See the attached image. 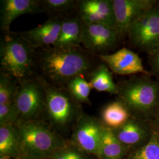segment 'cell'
Returning <instances> with one entry per match:
<instances>
[{
  "mask_svg": "<svg viewBox=\"0 0 159 159\" xmlns=\"http://www.w3.org/2000/svg\"><path fill=\"white\" fill-rule=\"evenodd\" d=\"M35 63L42 73L40 75L52 84L61 87L74 77L93 70L91 57L80 48H43L36 55Z\"/></svg>",
  "mask_w": 159,
  "mask_h": 159,
  "instance_id": "1",
  "label": "cell"
},
{
  "mask_svg": "<svg viewBox=\"0 0 159 159\" xmlns=\"http://www.w3.org/2000/svg\"><path fill=\"white\" fill-rule=\"evenodd\" d=\"M102 127L96 118L82 113L74 123L73 145L85 153L98 157Z\"/></svg>",
  "mask_w": 159,
  "mask_h": 159,
  "instance_id": "8",
  "label": "cell"
},
{
  "mask_svg": "<svg viewBox=\"0 0 159 159\" xmlns=\"http://www.w3.org/2000/svg\"><path fill=\"white\" fill-rule=\"evenodd\" d=\"M133 45L150 52L159 46V12L152 8L137 18L127 33Z\"/></svg>",
  "mask_w": 159,
  "mask_h": 159,
  "instance_id": "7",
  "label": "cell"
},
{
  "mask_svg": "<svg viewBox=\"0 0 159 159\" xmlns=\"http://www.w3.org/2000/svg\"><path fill=\"white\" fill-rule=\"evenodd\" d=\"M21 142V158L48 159L67 143L46 122L20 121L17 125Z\"/></svg>",
  "mask_w": 159,
  "mask_h": 159,
  "instance_id": "3",
  "label": "cell"
},
{
  "mask_svg": "<svg viewBox=\"0 0 159 159\" xmlns=\"http://www.w3.org/2000/svg\"><path fill=\"white\" fill-rule=\"evenodd\" d=\"M40 4L43 12L55 14L77 7L78 1L74 0H41Z\"/></svg>",
  "mask_w": 159,
  "mask_h": 159,
  "instance_id": "23",
  "label": "cell"
},
{
  "mask_svg": "<svg viewBox=\"0 0 159 159\" xmlns=\"http://www.w3.org/2000/svg\"><path fill=\"white\" fill-rule=\"evenodd\" d=\"M0 159H9V158H6V157H1V158Z\"/></svg>",
  "mask_w": 159,
  "mask_h": 159,
  "instance_id": "28",
  "label": "cell"
},
{
  "mask_svg": "<svg viewBox=\"0 0 159 159\" xmlns=\"http://www.w3.org/2000/svg\"><path fill=\"white\" fill-rule=\"evenodd\" d=\"M0 155L9 159L21 157V142L17 125H0Z\"/></svg>",
  "mask_w": 159,
  "mask_h": 159,
  "instance_id": "16",
  "label": "cell"
},
{
  "mask_svg": "<svg viewBox=\"0 0 159 159\" xmlns=\"http://www.w3.org/2000/svg\"><path fill=\"white\" fill-rule=\"evenodd\" d=\"M84 25L79 14L64 18L58 38L52 47L59 48H80Z\"/></svg>",
  "mask_w": 159,
  "mask_h": 159,
  "instance_id": "15",
  "label": "cell"
},
{
  "mask_svg": "<svg viewBox=\"0 0 159 159\" xmlns=\"http://www.w3.org/2000/svg\"><path fill=\"white\" fill-rule=\"evenodd\" d=\"M127 107L121 102L110 103L103 109L102 117L104 125L111 129L119 128L129 119Z\"/></svg>",
  "mask_w": 159,
  "mask_h": 159,
  "instance_id": "19",
  "label": "cell"
},
{
  "mask_svg": "<svg viewBox=\"0 0 159 159\" xmlns=\"http://www.w3.org/2000/svg\"><path fill=\"white\" fill-rule=\"evenodd\" d=\"M77 8L85 24H99L115 30L113 0H80Z\"/></svg>",
  "mask_w": 159,
  "mask_h": 159,
  "instance_id": "10",
  "label": "cell"
},
{
  "mask_svg": "<svg viewBox=\"0 0 159 159\" xmlns=\"http://www.w3.org/2000/svg\"><path fill=\"white\" fill-rule=\"evenodd\" d=\"M63 20L61 17L54 16L34 29L17 33L34 50L51 47L58 38Z\"/></svg>",
  "mask_w": 159,
  "mask_h": 159,
  "instance_id": "11",
  "label": "cell"
},
{
  "mask_svg": "<svg viewBox=\"0 0 159 159\" xmlns=\"http://www.w3.org/2000/svg\"><path fill=\"white\" fill-rule=\"evenodd\" d=\"M48 159H90L87 154L74 146L68 144L59 149Z\"/></svg>",
  "mask_w": 159,
  "mask_h": 159,
  "instance_id": "26",
  "label": "cell"
},
{
  "mask_svg": "<svg viewBox=\"0 0 159 159\" xmlns=\"http://www.w3.org/2000/svg\"><path fill=\"white\" fill-rule=\"evenodd\" d=\"M43 12L40 1L1 0V30L5 34L10 33L11 25L16 18L24 14H35Z\"/></svg>",
  "mask_w": 159,
  "mask_h": 159,
  "instance_id": "14",
  "label": "cell"
},
{
  "mask_svg": "<svg viewBox=\"0 0 159 159\" xmlns=\"http://www.w3.org/2000/svg\"><path fill=\"white\" fill-rule=\"evenodd\" d=\"M119 34L113 29L99 24H85L81 44L91 52L105 51L116 44Z\"/></svg>",
  "mask_w": 159,
  "mask_h": 159,
  "instance_id": "12",
  "label": "cell"
},
{
  "mask_svg": "<svg viewBox=\"0 0 159 159\" xmlns=\"http://www.w3.org/2000/svg\"><path fill=\"white\" fill-rule=\"evenodd\" d=\"M92 89L100 92H107L111 94L119 93V86L114 82L112 73L104 64L94 69L90 74Z\"/></svg>",
  "mask_w": 159,
  "mask_h": 159,
  "instance_id": "18",
  "label": "cell"
},
{
  "mask_svg": "<svg viewBox=\"0 0 159 159\" xmlns=\"http://www.w3.org/2000/svg\"><path fill=\"white\" fill-rule=\"evenodd\" d=\"M20 159H30V158H21Z\"/></svg>",
  "mask_w": 159,
  "mask_h": 159,
  "instance_id": "29",
  "label": "cell"
},
{
  "mask_svg": "<svg viewBox=\"0 0 159 159\" xmlns=\"http://www.w3.org/2000/svg\"><path fill=\"white\" fill-rule=\"evenodd\" d=\"M118 94L127 107L141 111H148L157 102L159 85L149 79H133L119 86Z\"/></svg>",
  "mask_w": 159,
  "mask_h": 159,
  "instance_id": "5",
  "label": "cell"
},
{
  "mask_svg": "<svg viewBox=\"0 0 159 159\" xmlns=\"http://www.w3.org/2000/svg\"><path fill=\"white\" fill-rule=\"evenodd\" d=\"M157 121H158V124H159V117H158V119H157Z\"/></svg>",
  "mask_w": 159,
  "mask_h": 159,
  "instance_id": "30",
  "label": "cell"
},
{
  "mask_svg": "<svg viewBox=\"0 0 159 159\" xmlns=\"http://www.w3.org/2000/svg\"><path fill=\"white\" fill-rule=\"evenodd\" d=\"M125 153L123 144L111 129L103 126L99 153V159H121Z\"/></svg>",
  "mask_w": 159,
  "mask_h": 159,
  "instance_id": "17",
  "label": "cell"
},
{
  "mask_svg": "<svg viewBox=\"0 0 159 159\" xmlns=\"http://www.w3.org/2000/svg\"><path fill=\"white\" fill-rule=\"evenodd\" d=\"M98 57L116 74L124 75L139 73L148 74L140 57L126 48H122L111 54H100Z\"/></svg>",
  "mask_w": 159,
  "mask_h": 159,
  "instance_id": "13",
  "label": "cell"
},
{
  "mask_svg": "<svg viewBox=\"0 0 159 159\" xmlns=\"http://www.w3.org/2000/svg\"><path fill=\"white\" fill-rule=\"evenodd\" d=\"M154 3L151 0H113L115 30L119 35L126 34L137 18L153 8Z\"/></svg>",
  "mask_w": 159,
  "mask_h": 159,
  "instance_id": "9",
  "label": "cell"
},
{
  "mask_svg": "<svg viewBox=\"0 0 159 159\" xmlns=\"http://www.w3.org/2000/svg\"><path fill=\"white\" fill-rule=\"evenodd\" d=\"M65 88L76 102L91 104L89 96L92 87L83 76H77L70 80Z\"/></svg>",
  "mask_w": 159,
  "mask_h": 159,
  "instance_id": "21",
  "label": "cell"
},
{
  "mask_svg": "<svg viewBox=\"0 0 159 159\" xmlns=\"http://www.w3.org/2000/svg\"><path fill=\"white\" fill-rule=\"evenodd\" d=\"M150 64L155 73L159 75V46L153 51L149 52Z\"/></svg>",
  "mask_w": 159,
  "mask_h": 159,
  "instance_id": "27",
  "label": "cell"
},
{
  "mask_svg": "<svg viewBox=\"0 0 159 159\" xmlns=\"http://www.w3.org/2000/svg\"><path fill=\"white\" fill-rule=\"evenodd\" d=\"M129 159H159V139L153 136L142 148L138 149Z\"/></svg>",
  "mask_w": 159,
  "mask_h": 159,
  "instance_id": "24",
  "label": "cell"
},
{
  "mask_svg": "<svg viewBox=\"0 0 159 159\" xmlns=\"http://www.w3.org/2000/svg\"></svg>",
  "mask_w": 159,
  "mask_h": 159,
  "instance_id": "31",
  "label": "cell"
},
{
  "mask_svg": "<svg viewBox=\"0 0 159 159\" xmlns=\"http://www.w3.org/2000/svg\"><path fill=\"white\" fill-rule=\"evenodd\" d=\"M46 93L45 111L53 125L64 128L77 121L80 112L79 103L70 96L65 87H57L46 80L43 76H35Z\"/></svg>",
  "mask_w": 159,
  "mask_h": 159,
  "instance_id": "4",
  "label": "cell"
},
{
  "mask_svg": "<svg viewBox=\"0 0 159 159\" xmlns=\"http://www.w3.org/2000/svg\"><path fill=\"white\" fill-rule=\"evenodd\" d=\"M19 87L16 80L0 73V104L14 101Z\"/></svg>",
  "mask_w": 159,
  "mask_h": 159,
  "instance_id": "22",
  "label": "cell"
},
{
  "mask_svg": "<svg viewBox=\"0 0 159 159\" xmlns=\"http://www.w3.org/2000/svg\"><path fill=\"white\" fill-rule=\"evenodd\" d=\"M20 121V114L14 101L0 104V125H16Z\"/></svg>",
  "mask_w": 159,
  "mask_h": 159,
  "instance_id": "25",
  "label": "cell"
},
{
  "mask_svg": "<svg viewBox=\"0 0 159 159\" xmlns=\"http://www.w3.org/2000/svg\"><path fill=\"white\" fill-rule=\"evenodd\" d=\"M14 102L20 121L39 120V116L45 111L46 93L35 76L19 84Z\"/></svg>",
  "mask_w": 159,
  "mask_h": 159,
  "instance_id": "6",
  "label": "cell"
},
{
  "mask_svg": "<svg viewBox=\"0 0 159 159\" xmlns=\"http://www.w3.org/2000/svg\"><path fill=\"white\" fill-rule=\"evenodd\" d=\"M112 130L120 142L127 145L139 142L144 134V131L141 125L133 120L129 119L123 125Z\"/></svg>",
  "mask_w": 159,
  "mask_h": 159,
  "instance_id": "20",
  "label": "cell"
},
{
  "mask_svg": "<svg viewBox=\"0 0 159 159\" xmlns=\"http://www.w3.org/2000/svg\"><path fill=\"white\" fill-rule=\"evenodd\" d=\"M36 52L17 33L5 34L0 41V73L20 84L33 78Z\"/></svg>",
  "mask_w": 159,
  "mask_h": 159,
  "instance_id": "2",
  "label": "cell"
}]
</instances>
